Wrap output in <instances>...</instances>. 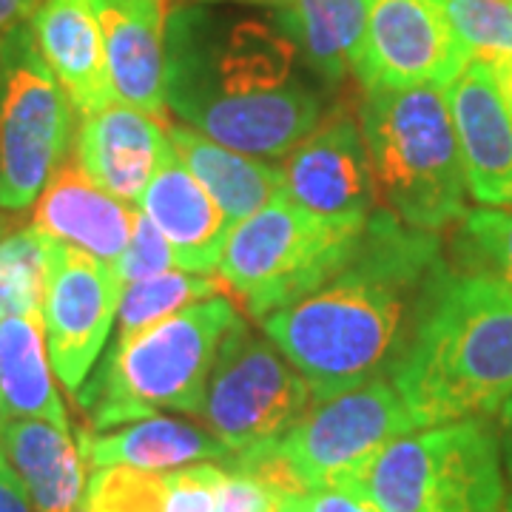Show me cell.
I'll list each match as a JSON object with an SVG mask.
<instances>
[{
    "label": "cell",
    "mask_w": 512,
    "mask_h": 512,
    "mask_svg": "<svg viewBox=\"0 0 512 512\" xmlns=\"http://www.w3.org/2000/svg\"><path fill=\"white\" fill-rule=\"evenodd\" d=\"M444 268L436 231L410 228L379 208L348 265L305 299L259 319V328L311 384L313 402H325L390 379Z\"/></svg>",
    "instance_id": "obj_1"
},
{
    "label": "cell",
    "mask_w": 512,
    "mask_h": 512,
    "mask_svg": "<svg viewBox=\"0 0 512 512\" xmlns=\"http://www.w3.org/2000/svg\"><path fill=\"white\" fill-rule=\"evenodd\" d=\"M239 322L234 299L211 296L114 342L74 393L94 433L157 416L160 410L200 416L211 367Z\"/></svg>",
    "instance_id": "obj_4"
},
{
    "label": "cell",
    "mask_w": 512,
    "mask_h": 512,
    "mask_svg": "<svg viewBox=\"0 0 512 512\" xmlns=\"http://www.w3.org/2000/svg\"><path fill=\"white\" fill-rule=\"evenodd\" d=\"M202 3H214V0H202ZM225 3H279V0H225Z\"/></svg>",
    "instance_id": "obj_37"
},
{
    "label": "cell",
    "mask_w": 512,
    "mask_h": 512,
    "mask_svg": "<svg viewBox=\"0 0 512 512\" xmlns=\"http://www.w3.org/2000/svg\"><path fill=\"white\" fill-rule=\"evenodd\" d=\"M276 20L328 86L353 72L365 40V0H279Z\"/></svg>",
    "instance_id": "obj_24"
},
{
    "label": "cell",
    "mask_w": 512,
    "mask_h": 512,
    "mask_svg": "<svg viewBox=\"0 0 512 512\" xmlns=\"http://www.w3.org/2000/svg\"><path fill=\"white\" fill-rule=\"evenodd\" d=\"M55 239L0 217V319L43 313Z\"/></svg>",
    "instance_id": "obj_25"
},
{
    "label": "cell",
    "mask_w": 512,
    "mask_h": 512,
    "mask_svg": "<svg viewBox=\"0 0 512 512\" xmlns=\"http://www.w3.org/2000/svg\"><path fill=\"white\" fill-rule=\"evenodd\" d=\"M333 490L382 512H501L507 470L490 416L419 427L390 441Z\"/></svg>",
    "instance_id": "obj_6"
},
{
    "label": "cell",
    "mask_w": 512,
    "mask_h": 512,
    "mask_svg": "<svg viewBox=\"0 0 512 512\" xmlns=\"http://www.w3.org/2000/svg\"><path fill=\"white\" fill-rule=\"evenodd\" d=\"M276 495L245 473L228 470L217 490V512H262L274 507Z\"/></svg>",
    "instance_id": "obj_32"
},
{
    "label": "cell",
    "mask_w": 512,
    "mask_h": 512,
    "mask_svg": "<svg viewBox=\"0 0 512 512\" xmlns=\"http://www.w3.org/2000/svg\"><path fill=\"white\" fill-rule=\"evenodd\" d=\"M74 106L37 49L32 26L6 35L0 83V208L20 211L40 197L69 157Z\"/></svg>",
    "instance_id": "obj_10"
},
{
    "label": "cell",
    "mask_w": 512,
    "mask_h": 512,
    "mask_svg": "<svg viewBox=\"0 0 512 512\" xmlns=\"http://www.w3.org/2000/svg\"><path fill=\"white\" fill-rule=\"evenodd\" d=\"M165 131L174 154L214 197L231 225L256 214L285 191L282 165L214 143L188 126H168Z\"/></svg>",
    "instance_id": "obj_22"
},
{
    "label": "cell",
    "mask_w": 512,
    "mask_h": 512,
    "mask_svg": "<svg viewBox=\"0 0 512 512\" xmlns=\"http://www.w3.org/2000/svg\"><path fill=\"white\" fill-rule=\"evenodd\" d=\"M29 26L40 55L72 100L77 117L120 103L92 0H40Z\"/></svg>",
    "instance_id": "obj_18"
},
{
    "label": "cell",
    "mask_w": 512,
    "mask_h": 512,
    "mask_svg": "<svg viewBox=\"0 0 512 512\" xmlns=\"http://www.w3.org/2000/svg\"><path fill=\"white\" fill-rule=\"evenodd\" d=\"M6 35H0V83H3V60H6Z\"/></svg>",
    "instance_id": "obj_36"
},
{
    "label": "cell",
    "mask_w": 512,
    "mask_h": 512,
    "mask_svg": "<svg viewBox=\"0 0 512 512\" xmlns=\"http://www.w3.org/2000/svg\"><path fill=\"white\" fill-rule=\"evenodd\" d=\"M86 467H134L148 473H171L191 464L214 461L228 467L231 450L214 433L168 416H148L117 430L77 436Z\"/></svg>",
    "instance_id": "obj_20"
},
{
    "label": "cell",
    "mask_w": 512,
    "mask_h": 512,
    "mask_svg": "<svg viewBox=\"0 0 512 512\" xmlns=\"http://www.w3.org/2000/svg\"><path fill=\"white\" fill-rule=\"evenodd\" d=\"M114 94L168 126L165 103V0H92Z\"/></svg>",
    "instance_id": "obj_15"
},
{
    "label": "cell",
    "mask_w": 512,
    "mask_h": 512,
    "mask_svg": "<svg viewBox=\"0 0 512 512\" xmlns=\"http://www.w3.org/2000/svg\"><path fill=\"white\" fill-rule=\"evenodd\" d=\"M32 225L55 242L80 248L100 262L117 265L126 251L137 208L111 197L80 168L77 157H66L37 197Z\"/></svg>",
    "instance_id": "obj_17"
},
{
    "label": "cell",
    "mask_w": 512,
    "mask_h": 512,
    "mask_svg": "<svg viewBox=\"0 0 512 512\" xmlns=\"http://www.w3.org/2000/svg\"><path fill=\"white\" fill-rule=\"evenodd\" d=\"M114 268L123 279V288L134 285V282H143V279H151V276L180 271L177 256L171 251L168 239L163 237V231L148 220L143 211H137L131 239H128L126 251H123L120 262Z\"/></svg>",
    "instance_id": "obj_30"
},
{
    "label": "cell",
    "mask_w": 512,
    "mask_h": 512,
    "mask_svg": "<svg viewBox=\"0 0 512 512\" xmlns=\"http://www.w3.org/2000/svg\"><path fill=\"white\" fill-rule=\"evenodd\" d=\"M262 512H276V504H274V507H268V510H262Z\"/></svg>",
    "instance_id": "obj_40"
},
{
    "label": "cell",
    "mask_w": 512,
    "mask_h": 512,
    "mask_svg": "<svg viewBox=\"0 0 512 512\" xmlns=\"http://www.w3.org/2000/svg\"><path fill=\"white\" fill-rule=\"evenodd\" d=\"M490 419H493L495 430H498L501 453H504V470H507V478H510L512 484V399L501 404Z\"/></svg>",
    "instance_id": "obj_35"
},
{
    "label": "cell",
    "mask_w": 512,
    "mask_h": 512,
    "mask_svg": "<svg viewBox=\"0 0 512 512\" xmlns=\"http://www.w3.org/2000/svg\"><path fill=\"white\" fill-rule=\"evenodd\" d=\"M285 197L322 220L362 228L376 211V185L362 120L336 106L285 154Z\"/></svg>",
    "instance_id": "obj_13"
},
{
    "label": "cell",
    "mask_w": 512,
    "mask_h": 512,
    "mask_svg": "<svg viewBox=\"0 0 512 512\" xmlns=\"http://www.w3.org/2000/svg\"><path fill=\"white\" fill-rule=\"evenodd\" d=\"M3 461H6V458H3V450H0V464H3Z\"/></svg>",
    "instance_id": "obj_41"
},
{
    "label": "cell",
    "mask_w": 512,
    "mask_h": 512,
    "mask_svg": "<svg viewBox=\"0 0 512 512\" xmlns=\"http://www.w3.org/2000/svg\"><path fill=\"white\" fill-rule=\"evenodd\" d=\"M89 512H168L171 473L134 467H97L86 481Z\"/></svg>",
    "instance_id": "obj_28"
},
{
    "label": "cell",
    "mask_w": 512,
    "mask_h": 512,
    "mask_svg": "<svg viewBox=\"0 0 512 512\" xmlns=\"http://www.w3.org/2000/svg\"><path fill=\"white\" fill-rule=\"evenodd\" d=\"M390 382L416 427L493 416L512 399V291L447 265Z\"/></svg>",
    "instance_id": "obj_3"
},
{
    "label": "cell",
    "mask_w": 512,
    "mask_h": 512,
    "mask_svg": "<svg viewBox=\"0 0 512 512\" xmlns=\"http://www.w3.org/2000/svg\"><path fill=\"white\" fill-rule=\"evenodd\" d=\"M0 450L35 512H74L86 498V461L69 430L43 419L0 416Z\"/></svg>",
    "instance_id": "obj_21"
},
{
    "label": "cell",
    "mask_w": 512,
    "mask_h": 512,
    "mask_svg": "<svg viewBox=\"0 0 512 512\" xmlns=\"http://www.w3.org/2000/svg\"><path fill=\"white\" fill-rule=\"evenodd\" d=\"M501 512H512V493H507V501H504V507Z\"/></svg>",
    "instance_id": "obj_38"
},
{
    "label": "cell",
    "mask_w": 512,
    "mask_h": 512,
    "mask_svg": "<svg viewBox=\"0 0 512 512\" xmlns=\"http://www.w3.org/2000/svg\"><path fill=\"white\" fill-rule=\"evenodd\" d=\"M419 430L390 379H373L356 390L313 402L268 450L237 456L225 470L245 473L271 493L333 490L362 470L390 441Z\"/></svg>",
    "instance_id": "obj_7"
},
{
    "label": "cell",
    "mask_w": 512,
    "mask_h": 512,
    "mask_svg": "<svg viewBox=\"0 0 512 512\" xmlns=\"http://www.w3.org/2000/svg\"><path fill=\"white\" fill-rule=\"evenodd\" d=\"M453 268L495 276L512 291V211L470 208L464 211L453 242Z\"/></svg>",
    "instance_id": "obj_27"
},
{
    "label": "cell",
    "mask_w": 512,
    "mask_h": 512,
    "mask_svg": "<svg viewBox=\"0 0 512 512\" xmlns=\"http://www.w3.org/2000/svg\"><path fill=\"white\" fill-rule=\"evenodd\" d=\"M140 211L163 231L180 271L217 274L234 225L174 154V148L165 154L151 183L146 185L140 197Z\"/></svg>",
    "instance_id": "obj_19"
},
{
    "label": "cell",
    "mask_w": 512,
    "mask_h": 512,
    "mask_svg": "<svg viewBox=\"0 0 512 512\" xmlns=\"http://www.w3.org/2000/svg\"><path fill=\"white\" fill-rule=\"evenodd\" d=\"M362 228L322 220L279 194L231 228L217 274L225 291L259 322L339 274L356 251Z\"/></svg>",
    "instance_id": "obj_8"
},
{
    "label": "cell",
    "mask_w": 512,
    "mask_h": 512,
    "mask_svg": "<svg viewBox=\"0 0 512 512\" xmlns=\"http://www.w3.org/2000/svg\"><path fill=\"white\" fill-rule=\"evenodd\" d=\"M171 151L163 123L126 103L80 117L74 157L80 168L111 197L140 205L154 171Z\"/></svg>",
    "instance_id": "obj_16"
},
{
    "label": "cell",
    "mask_w": 512,
    "mask_h": 512,
    "mask_svg": "<svg viewBox=\"0 0 512 512\" xmlns=\"http://www.w3.org/2000/svg\"><path fill=\"white\" fill-rule=\"evenodd\" d=\"M37 6L40 0H0V35L29 23Z\"/></svg>",
    "instance_id": "obj_34"
},
{
    "label": "cell",
    "mask_w": 512,
    "mask_h": 512,
    "mask_svg": "<svg viewBox=\"0 0 512 512\" xmlns=\"http://www.w3.org/2000/svg\"><path fill=\"white\" fill-rule=\"evenodd\" d=\"M165 103L188 128L285 157L322 120L311 66L274 18L177 6L165 18Z\"/></svg>",
    "instance_id": "obj_2"
},
{
    "label": "cell",
    "mask_w": 512,
    "mask_h": 512,
    "mask_svg": "<svg viewBox=\"0 0 512 512\" xmlns=\"http://www.w3.org/2000/svg\"><path fill=\"white\" fill-rule=\"evenodd\" d=\"M313 404L311 384L265 333L242 319L222 342L200 419L237 456L268 450ZM228 461V464H231Z\"/></svg>",
    "instance_id": "obj_9"
},
{
    "label": "cell",
    "mask_w": 512,
    "mask_h": 512,
    "mask_svg": "<svg viewBox=\"0 0 512 512\" xmlns=\"http://www.w3.org/2000/svg\"><path fill=\"white\" fill-rule=\"evenodd\" d=\"M0 416L43 419L69 430V416L55 387L43 313L0 319Z\"/></svg>",
    "instance_id": "obj_23"
},
{
    "label": "cell",
    "mask_w": 512,
    "mask_h": 512,
    "mask_svg": "<svg viewBox=\"0 0 512 512\" xmlns=\"http://www.w3.org/2000/svg\"><path fill=\"white\" fill-rule=\"evenodd\" d=\"M376 197L419 231L464 217L467 180L444 89H367L359 111Z\"/></svg>",
    "instance_id": "obj_5"
},
{
    "label": "cell",
    "mask_w": 512,
    "mask_h": 512,
    "mask_svg": "<svg viewBox=\"0 0 512 512\" xmlns=\"http://www.w3.org/2000/svg\"><path fill=\"white\" fill-rule=\"evenodd\" d=\"M123 296V279L109 262L57 242L43 299L46 345L55 376L77 393L109 342Z\"/></svg>",
    "instance_id": "obj_12"
},
{
    "label": "cell",
    "mask_w": 512,
    "mask_h": 512,
    "mask_svg": "<svg viewBox=\"0 0 512 512\" xmlns=\"http://www.w3.org/2000/svg\"><path fill=\"white\" fill-rule=\"evenodd\" d=\"M225 282L220 274H188V271H168L134 282L123 288L120 308H117V339L123 342L143 330L154 328L168 316L180 313L194 302L220 296Z\"/></svg>",
    "instance_id": "obj_26"
},
{
    "label": "cell",
    "mask_w": 512,
    "mask_h": 512,
    "mask_svg": "<svg viewBox=\"0 0 512 512\" xmlns=\"http://www.w3.org/2000/svg\"><path fill=\"white\" fill-rule=\"evenodd\" d=\"M447 12L473 60H510L512 0H447Z\"/></svg>",
    "instance_id": "obj_29"
},
{
    "label": "cell",
    "mask_w": 512,
    "mask_h": 512,
    "mask_svg": "<svg viewBox=\"0 0 512 512\" xmlns=\"http://www.w3.org/2000/svg\"><path fill=\"white\" fill-rule=\"evenodd\" d=\"M0 512H35L26 487L6 461L0 464Z\"/></svg>",
    "instance_id": "obj_33"
},
{
    "label": "cell",
    "mask_w": 512,
    "mask_h": 512,
    "mask_svg": "<svg viewBox=\"0 0 512 512\" xmlns=\"http://www.w3.org/2000/svg\"><path fill=\"white\" fill-rule=\"evenodd\" d=\"M458 137L467 194L490 208H512V114L493 63L470 60L444 89Z\"/></svg>",
    "instance_id": "obj_14"
},
{
    "label": "cell",
    "mask_w": 512,
    "mask_h": 512,
    "mask_svg": "<svg viewBox=\"0 0 512 512\" xmlns=\"http://www.w3.org/2000/svg\"><path fill=\"white\" fill-rule=\"evenodd\" d=\"M362 55L353 74L365 89H447L473 60L447 0H365Z\"/></svg>",
    "instance_id": "obj_11"
},
{
    "label": "cell",
    "mask_w": 512,
    "mask_h": 512,
    "mask_svg": "<svg viewBox=\"0 0 512 512\" xmlns=\"http://www.w3.org/2000/svg\"><path fill=\"white\" fill-rule=\"evenodd\" d=\"M276 512H382L362 495L345 490H308L276 498Z\"/></svg>",
    "instance_id": "obj_31"
},
{
    "label": "cell",
    "mask_w": 512,
    "mask_h": 512,
    "mask_svg": "<svg viewBox=\"0 0 512 512\" xmlns=\"http://www.w3.org/2000/svg\"><path fill=\"white\" fill-rule=\"evenodd\" d=\"M74 512H89V507H86V501H83V504H80V507H77V510Z\"/></svg>",
    "instance_id": "obj_39"
}]
</instances>
